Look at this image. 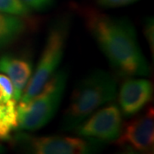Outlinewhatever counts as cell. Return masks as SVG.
<instances>
[{
  "instance_id": "cell-1",
  "label": "cell",
  "mask_w": 154,
  "mask_h": 154,
  "mask_svg": "<svg viewBox=\"0 0 154 154\" xmlns=\"http://www.w3.org/2000/svg\"><path fill=\"white\" fill-rule=\"evenodd\" d=\"M85 21L99 48L120 75L127 77L148 75V63L131 22L95 11L88 12Z\"/></svg>"
},
{
  "instance_id": "cell-2",
  "label": "cell",
  "mask_w": 154,
  "mask_h": 154,
  "mask_svg": "<svg viewBox=\"0 0 154 154\" xmlns=\"http://www.w3.org/2000/svg\"><path fill=\"white\" fill-rule=\"evenodd\" d=\"M116 96V81L108 72L97 69L77 84L64 112L62 128L74 130L100 106Z\"/></svg>"
},
{
  "instance_id": "cell-3",
  "label": "cell",
  "mask_w": 154,
  "mask_h": 154,
  "mask_svg": "<svg viewBox=\"0 0 154 154\" xmlns=\"http://www.w3.org/2000/svg\"><path fill=\"white\" fill-rule=\"evenodd\" d=\"M68 73L57 70L36 96L17 105L18 128L35 131L49 122L57 111L65 91Z\"/></svg>"
},
{
  "instance_id": "cell-4",
  "label": "cell",
  "mask_w": 154,
  "mask_h": 154,
  "mask_svg": "<svg viewBox=\"0 0 154 154\" xmlns=\"http://www.w3.org/2000/svg\"><path fill=\"white\" fill-rule=\"evenodd\" d=\"M69 20L60 18L50 27L44 49L20 102L27 103L40 92L60 65L69 37Z\"/></svg>"
},
{
  "instance_id": "cell-5",
  "label": "cell",
  "mask_w": 154,
  "mask_h": 154,
  "mask_svg": "<svg viewBox=\"0 0 154 154\" xmlns=\"http://www.w3.org/2000/svg\"><path fill=\"white\" fill-rule=\"evenodd\" d=\"M122 116L117 105H109L96 111L74 129L78 135L94 142H110L119 137Z\"/></svg>"
},
{
  "instance_id": "cell-6",
  "label": "cell",
  "mask_w": 154,
  "mask_h": 154,
  "mask_svg": "<svg viewBox=\"0 0 154 154\" xmlns=\"http://www.w3.org/2000/svg\"><path fill=\"white\" fill-rule=\"evenodd\" d=\"M20 145L28 152L36 154H84L95 150L96 142L80 138L63 136L32 137L25 134L17 136Z\"/></svg>"
},
{
  "instance_id": "cell-7",
  "label": "cell",
  "mask_w": 154,
  "mask_h": 154,
  "mask_svg": "<svg viewBox=\"0 0 154 154\" xmlns=\"http://www.w3.org/2000/svg\"><path fill=\"white\" fill-rule=\"evenodd\" d=\"M118 146L135 152H150L154 146L153 109L148 110L122 127L119 137L116 140Z\"/></svg>"
},
{
  "instance_id": "cell-8",
  "label": "cell",
  "mask_w": 154,
  "mask_h": 154,
  "mask_svg": "<svg viewBox=\"0 0 154 154\" xmlns=\"http://www.w3.org/2000/svg\"><path fill=\"white\" fill-rule=\"evenodd\" d=\"M153 87L151 82L143 78L128 79L122 85L118 101L120 110L127 116L135 115L152 98Z\"/></svg>"
},
{
  "instance_id": "cell-9",
  "label": "cell",
  "mask_w": 154,
  "mask_h": 154,
  "mask_svg": "<svg viewBox=\"0 0 154 154\" xmlns=\"http://www.w3.org/2000/svg\"><path fill=\"white\" fill-rule=\"evenodd\" d=\"M0 71L9 77L14 88V99L20 101L33 75V63L26 56L6 54L0 57Z\"/></svg>"
},
{
  "instance_id": "cell-10",
  "label": "cell",
  "mask_w": 154,
  "mask_h": 154,
  "mask_svg": "<svg viewBox=\"0 0 154 154\" xmlns=\"http://www.w3.org/2000/svg\"><path fill=\"white\" fill-rule=\"evenodd\" d=\"M26 28L22 17L0 12V50L20 38Z\"/></svg>"
},
{
  "instance_id": "cell-11",
  "label": "cell",
  "mask_w": 154,
  "mask_h": 154,
  "mask_svg": "<svg viewBox=\"0 0 154 154\" xmlns=\"http://www.w3.org/2000/svg\"><path fill=\"white\" fill-rule=\"evenodd\" d=\"M18 128L17 105L15 99L0 103V140H7Z\"/></svg>"
},
{
  "instance_id": "cell-12",
  "label": "cell",
  "mask_w": 154,
  "mask_h": 154,
  "mask_svg": "<svg viewBox=\"0 0 154 154\" xmlns=\"http://www.w3.org/2000/svg\"><path fill=\"white\" fill-rule=\"evenodd\" d=\"M31 11L21 0H0V12L2 13L25 17Z\"/></svg>"
},
{
  "instance_id": "cell-13",
  "label": "cell",
  "mask_w": 154,
  "mask_h": 154,
  "mask_svg": "<svg viewBox=\"0 0 154 154\" xmlns=\"http://www.w3.org/2000/svg\"><path fill=\"white\" fill-rule=\"evenodd\" d=\"M31 11H43L53 5L55 0H21Z\"/></svg>"
},
{
  "instance_id": "cell-14",
  "label": "cell",
  "mask_w": 154,
  "mask_h": 154,
  "mask_svg": "<svg viewBox=\"0 0 154 154\" xmlns=\"http://www.w3.org/2000/svg\"><path fill=\"white\" fill-rule=\"evenodd\" d=\"M139 0H96L99 5L104 8H119L136 3Z\"/></svg>"
},
{
  "instance_id": "cell-15",
  "label": "cell",
  "mask_w": 154,
  "mask_h": 154,
  "mask_svg": "<svg viewBox=\"0 0 154 154\" xmlns=\"http://www.w3.org/2000/svg\"><path fill=\"white\" fill-rule=\"evenodd\" d=\"M144 28H145V35L148 41L150 49H152V52L153 54V20L152 19L146 20Z\"/></svg>"
},
{
  "instance_id": "cell-16",
  "label": "cell",
  "mask_w": 154,
  "mask_h": 154,
  "mask_svg": "<svg viewBox=\"0 0 154 154\" xmlns=\"http://www.w3.org/2000/svg\"><path fill=\"white\" fill-rule=\"evenodd\" d=\"M0 85L8 96L14 99V88L9 77L0 75Z\"/></svg>"
},
{
  "instance_id": "cell-17",
  "label": "cell",
  "mask_w": 154,
  "mask_h": 154,
  "mask_svg": "<svg viewBox=\"0 0 154 154\" xmlns=\"http://www.w3.org/2000/svg\"><path fill=\"white\" fill-rule=\"evenodd\" d=\"M13 99V98H11V97H9L6 93L5 92V90L3 89V88L1 87V85H0V103H2V102H5L7 100H10V99Z\"/></svg>"
},
{
  "instance_id": "cell-18",
  "label": "cell",
  "mask_w": 154,
  "mask_h": 154,
  "mask_svg": "<svg viewBox=\"0 0 154 154\" xmlns=\"http://www.w3.org/2000/svg\"><path fill=\"white\" fill-rule=\"evenodd\" d=\"M2 152V147L0 146V152Z\"/></svg>"
}]
</instances>
